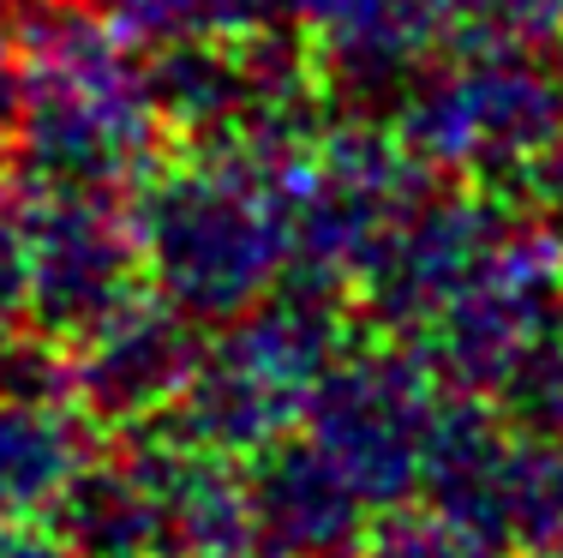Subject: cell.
<instances>
[{
    "label": "cell",
    "mask_w": 563,
    "mask_h": 558,
    "mask_svg": "<svg viewBox=\"0 0 563 558\" xmlns=\"http://www.w3.org/2000/svg\"><path fill=\"white\" fill-rule=\"evenodd\" d=\"M12 156L31 186L139 193L168 163V121L144 48L102 0H31L19 12Z\"/></svg>",
    "instance_id": "1"
},
{
    "label": "cell",
    "mask_w": 563,
    "mask_h": 558,
    "mask_svg": "<svg viewBox=\"0 0 563 558\" xmlns=\"http://www.w3.org/2000/svg\"><path fill=\"white\" fill-rule=\"evenodd\" d=\"M306 144H186L132 193L144 276L168 307L217 330L288 283Z\"/></svg>",
    "instance_id": "2"
},
{
    "label": "cell",
    "mask_w": 563,
    "mask_h": 558,
    "mask_svg": "<svg viewBox=\"0 0 563 558\" xmlns=\"http://www.w3.org/2000/svg\"><path fill=\"white\" fill-rule=\"evenodd\" d=\"M342 349V288L288 276L276 295H264L258 307H246L205 337L192 384L163 427L246 462L271 450L276 438L300 433L306 408Z\"/></svg>",
    "instance_id": "3"
},
{
    "label": "cell",
    "mask_w": 563,
    "mask_h": 558,
    "mask_svg": "<svg viewBox=\"0 0 563 558\" xmlns=\"http://www.w3.org/2000/svg\"><path fill=\"white\" fill-rule=\"evenodd\" d=\"M390 127L432 175L516 193L563 127V66L545 48H450L390 109Z\"/></svg>",
    "instance_id": "4"
},
{
    "label": "cell",
    "mask_w": 563,
    "mask_h": 558,
    "mask_svg": "<svg viewBox=\"0 0 563 558\" xmlns=\"http://www.w3.org/2000/svg\"><path fill=\"white\" fill-rule=\"evenodd\" d=\"M563 337V229L540 205L516 198L498 241L467 283L408 342L455 396H492L521 361ZM401 342V337H396Z\"/></svg>",
    "instance_id": "5"
},
{
    "label": "cell",
    "mask_w": 563,
    "mask_h": 558,
    "mask_svg": "<svg viewBox=\"0 0 563 558\" xmlns=\"http://www.w3.org/2000/svg\"><path fill=\"white\" fill-rule=\"evenodd\" d=\"M450 396L455 391L438 379L420 349L378 330V337H360L336 354L300 433L384 516V511H401L408 499H420L426 457H432Z\"/></svg>",
    "instance_id": "6"
},
{
    "label": "cell",
    "mask_w": 563,
    "mask_h": 558,
    "mask_svg": "<svg viewBox=\"0 0 563 558\" xmlns=\"http://www.w3.org/2000/svg\"><path fill=\"white\" fill-rule=\"evenodd\" d=\"M420 499L509 552H563V438L509 427L479 396H450Z\"/></svg>",
    "instance_id": "7"
},
{
    "label": "cell",
    "mask_w": 563,
    "mask_h": 558,
    "mask_svg": "<svg viewBox=\"0 0 563 558\" xmlns=\"http://www.w3.org/2000/svg\"><path fill=\"white\" fill-rule=\"evenodd\" d=\"M24 259H31V330L73 349L151 288L132 193L24 186Z\"/></svg>",
    "instance_id": "8"
},
{
    "label": "cell",
    "mask_w": 563,
    "mask_h": 558,
    "mask_svg": "<svg viewBox=\"0 0 563 558\" xmlns=\"http://www.w3.org/2000/svg\"><path fill=\"white\" fill-rule=\"evenodd\" d=\"M282 24L347 114H390L450 55V0H288Z\"/></svg>",
    "instance_id": "9"
},
{
    "label": "cell",
    "mask_w": 563,
    "mask_h": 558,
    "mask_svg": "<svg viewBox=\"0 0 563 558\" xmlns=\"http://www.w3.org/2000/svg\"><path fill=\"white\" fill-rule=\"evenodd\" d=\"M198 354H205V325L144 288L66 349V391L97 427L144 433L174 415L198 372Z\"/></svg>",
    "instance_id": "10"
},
{
    "label": "cell",
    "mask_w": 563,
    "mask_h": 558,
    "mask_svg": "<svg viewBox=\"0 0 563 558\" xmlns=\"http://www.w3.org/2000/svg\"><path fill=\"white\" fill-rule=\"evenodd\" d=\"M246 493L264 558H360L378 516L306 433L246 457Z\"/></svg>",
    "instance_id": "11"
},
{
    "label": "cell",
    "mask_w": 563,
    "mask_h": 558,
    "mask_svg": "<svg viewBox=\"0 0 563 558\" xmlns=\"http://www.w3.org/2000/svg\"><path fill=\"white\" fill-rule=\"evenodd\" d=\"M97 433L66 391H0V523L55 516L66 486L97 457Z\"/></svg>",
    "instance_id": "12"
},
{
    "label": "cell",
    "mask_w": 563,
    "mask_h": 558,
    "mask_svg": "<svg viewBox=\"0 0 563 558\" xmlns=\"http://www.w3.org/2000/svg\"><path fill=\"white\" fill-rule=\"evenodd\" d=\"M109 12L139 48H168L198 36H258L288 0H109Z\"/></svg>",
    "instance_id": "13"
},
{
    "label": "cell",
    "mask_w": 563,
    "mask_h": 558,
    "mask_svg": "<svg viewBox=\"0 0 563 558\" xmlns=\"http://www.w3.org/2000/svg\"><path fill=\"white\" fill-rule=\"evenodd\" d=\"M563 36V0H450V48H545Z\"/></svg>",
    "instance_id": "14"
},
{
    "label": "cell",
    "mask_w": 563,
    "mask_h": 558,
    "mask_svg": "<svg viewBox=\"0 0 563 558\" xmlns=\"http://www.w3.org/2000/svg\"><path fill=\"white\" fill-rule=\"evenodd\" d=\"M486 403L498 408L509 427L540 433V438H563V337L552 349H540L533 361H521Z\"/></svg>",
    "instance_id": "15"
},
{
    "label": "cell",
    "mask_w": 563,
    "mask_h": 558,
    "mask_svg": "<svg viewBox=\"0 0 563 558\" xmlns=\"http://www.w3.org/2000/svg\"><path fill=\"white\" fill-rule=\"evenodd\" d=\"M31 330V259H24V186L0 175V342Z\"/></svg>",
    "instance_id": "16"
},
{
    "label": "cell",
    "mask_w": 563,
    "mask_h": 558,
    "mask_svg": "<svg viewBox=\"0 0 563 558\" xmlns=\"http://www.w3.org/2000/svg\"><path fill=\"white\" fill-rule=\"evenodd\" d=\"M0 558H85L55 516H12L0 523Z\"/></svg>",
    "instance_id": "17"
},
{
    "label": "cell",
    "mask_w": 563,
    "mask_h": 558,
    "mask_svg": "<svg viewBox=\"0 0 563 558\" xmlns=\"http://www.w3.org/2000/svg\"><path fill=\"white\" fill-rule=\"evenodd\" d=\"M516 198H528V205H540L545 217H563V127L545 139V151L528 163V175H521Z\"/></svg>",
    "instance_id": "18"
},
{
    "label": "cell",
    "mask_w": 563,
    "mask_h": 558,
    "mask_svg": "<svg viewBox=\"0 0 563 558\" xmlns=\"http://www.w3.org/2000/svg\"><path fill=\"white\" fill-rule=\"evenodd\" d=\"M19 0H0V139L12 132V102H19Z\"/></svg>",
    "instance_id": "19"
},
{
    "label": "cell",
    "mask_w": 563,
    "mask_h": 558,
    "mask_svg": "<svg viewBox=\"0 0 563 558\" xmlns=\"http://www.w3.org/2000/svg\"><path fill=\"white\" fill-rule=\"evenodd\" d=\"M558 66H563V36H558Z\"/></svg>",
    "instance_id": "20"
},
{
    "label": "cell",
    "mask_w": 563,
    "mask_h": 558,
    "mask_svg": "<svg viewBox=\"0 0 563 558\" xmlns=\"http://www.w3.org/2000/svg\"><path fill=\"white\" fill-rule=\"evenodd\" d=\"M102 7H109V0H102Z\"/></svg>",
    "instance_id": "21"
}]
</instances>
